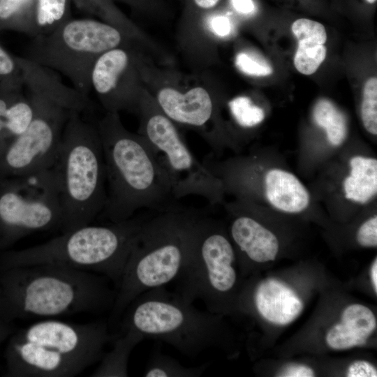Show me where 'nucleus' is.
I'll use <instances>...</instances> for the list:
<instances>
[{
	"label": "nucleus",
	"mask_w": 377,
	"mask_h": 377,
	"mask_svg": "<svg viewBox=\"0 0 377 377\" xmlns=\"http://www.w3.org/2000/svg\"><path fill=\"white\" fill-rule=\"evenodd\" d=\"M109 281L96 273L54 264L0 269V318L13 324L112 309L116 289Z\"/></svg>",
	"instance_id": "nucleus-1"
},
{
	"label": "nucleus",
	"mask_w": 377,
	"mask_h": 377,
	"mask_svg": "<svg viewBox=\"0 0 377 377\" xmlns=\"http://www.w3.org/2000/svg\"><path fill=\"white\" fill-rule=\"evenodd\" d=\"M96 126L106 176V200L98 217L117 223L142 209L159 212L177 207L168 176L148 141L127 131L117 112H108Z\"/></svg>",
	"instance_id": "nucleus-2"
},
{
	"label": "nucleus",
	"mask_w": 377,
	"mask_h": 377,
	"mask_svg": "<svg viewBox=\"0 0 377 377\" xmlns=\"http://www.w3.org/2000/svg\"><path fill=\"white\" fill-rule=\"evenodd\" d=\"M17 60L34 114L27 130L0 151V181L52 168L69 117L89 108L88 98L65 85L52 70L24 57Z\"/></svg>",
	"instance_id": "nucleus-3"
},
{
	"label": "nucleus",
	"mask_w": 377,
	"mask_h": 377,
	"mask_svg": "<svg viewBox=\"0 0 377 377\" xmlns=\"http://www.w3.org/2000/svg\"><path fill=\"white\" fill-rule=\"evenodd\" d=\"M112 340L103 321L45 319L13 332L4 351L6 376L72 377L98 363Z\"/></svg>",
	"instance_id": "nucleus-4"
},
{
	"label": "nucleus",
	"mask_w": 377,
	"mask_h": 377,
	"mask_svg": "<svg viewBox=\"0 0 377 377\" xmlns=\"http://www.w3.org/2000/svg\"><path fill=\"white\" fill-rule=\"evenodd\" d=\"M197 216L175 207L145 219L116 289L112 320L141 294L178 279L189 257Z\"/></svg>",
	"instance_id": "nucleus-5"
},
{
	"label": "nucleus",
	"mask_w": 377,
	"mask_h": 377,
	"mask_svg": "<svg viewBox=\"0 0 377 377\" xmlns=\"http://www.w3.org/2000/svg\"><path fill=\"white\" fill-rule=\"evenodd\" d=\"M146 217L133 216L104 226L86 225L22 250L0 253V269L54 264L90 272L119 286L126 262Z\"/></svg>",
	"instance_id": "nucleus-6"
},
{
	"label": "nucleus",
	"mask_w": 377,
	"mask_h": 377,
	"mask_svg": "<svg viewBox=\"0 0 377 377\" xmlns=\"http://www.w3.org/2000/svg\"><path fill=\"white\" fill-rule=\"evenodd\" d=\"M53 168L63 212L61 232L91 223L105 203V167L96 126L80 112H73L66 123Z\"/></svg>",
	"instance_id": "nucleus-7"
},
{
	"label": "nucleus",
	"mask_w": 377,
	"mask_h": 377,
	"mask_svg": "<svg viewBox=\"0 0 377 377\" xmlns=\"http://www.w3.org/2000/svg\"><path fill=\"white\" fill-rule=\"evenodd\" d=\"M125 311L123 329L163 341L190 357L207 351L217 341V318L164 287L141 294Z\"/></svg>",
	"instance_id": "nucleus-8"
},
{
	"label": "nucleus",
	"mask_w": 377,
	"mask_h": 377,
	"mask_svg": "<svg viewBox=\"0 0 377 377\" xmlns=\"http://www.w3.org/2000/svg\"><path fill=\"white\" fill-rule=\"evenodd\" d=\"M122 42L121 31L112 24L71 18L51 33L34 37L24 57L63 74L79 94L88 98L96 60Z\"/></svg>",
	"instance_id": "nucleus-9"
},
{
	"label": "nucleus",
	"mask_w": 377,
	"mask_h": 377,
	"mask_svg": "<svg viewBox=\"0 0 377 377\" xmlns=\"http://www.w3.org/2000/svg\"><path fill=\"white\" fill-rule=\"evenodd\" d=\"M63 226L59 186L53 166L0 181V250L27 235Z\"/></svg>",
	"instance_id": "nucleus-10"
},
{
	"label": "nucleus",
	"mask_w": 377,
	"mask_h": 377,
	"mask_svg": "<svg viewBox=\"0 0 377 377\" xmlns=\"http://www.w3.org/2000/svg\"><path fill=\"white\" fill-rule=\"evenodd\" d=\"M235 251L229 239L213 221L198 215L189 257L177 279V294L190 303L200 300L210 311L218 310L221 299L235 285Z\"/></svg>",
	"instance_id": "nucleus-11"
},
{
	"label": "nucleus",
	"mask_w": 377,
	"mask_h": 377,
	"mask_svg": "<svg viewBox=\"0 0 377 377\" xmlns=\"http://www.w3.org/2000/svg\"><path fill=\"white\" fill-rule=\"evenodd\" d=\"M143 114L142 135L154 149L176 200L188 195L214 204L221 200L220 179L193 154L174 122L159 108Z\"/></svg>",
	"instance_id": "nucleus-12"
},
{
	"label": "nucleus",
	"mask_w": 377,
	"mask_h": 377,
	"mask_svg": "<svg viewBox=\"0 0 377 377\" xmlns=\"http://www.w3.org/2000/svg\"><path fill=\"white\" fill-rule=\"evenodd\" d=\"M156 101L160 110L173 122L203 128L214 114V103L208 91L200 87L182 93L171 87L161 89Z\"/></svg>",
	"instance_id": "nucleus-13"
},
{
	"label": "nucleus",
	"mask_w": 377,
	"mask_h": 377,
	"mask_svg": "<svg viewBox=\"0 0 377 377\" xmlns=\"http://www.w3.org/2000/svg\"><path fill=\"white\" fill-rule=\"evenodd\" d=\"M22 87L23 80L0 81V151L24 133L33 119L34 106Z\"/></svg>",
	"instance_id": "nucleus-14"
},
{
	"label": "nucleus",
	"mask_w": 377,
	"mask_h": 377,
	"mask_svg": "<svg viewBox=\"0 0 377 377\" xmlns=\"http://www.w3.org/2000/svg\"><path fill=\"white\" fill-rule=\"evenodd\" d=\"M230 235L239 251L252 261L275 260L279 251L276 237L251 216L236 217L231 225Z\"/></svg>",
	"instance_id": "nucleus-15"
},
{
	"label": "nucleus",
	"mask_w": 377,
	"mask_h": 377,
	"mask_svg": "<svg viewBox=\"0 0 377 377\" xmlns=\"http://www.w3.org/2000/svg\"><path fill=\"white\" fill-rule=\"evenodd\" d=\"M265 193L272 206L287 213L300 212L309 203V194L302 182L281 169H272L266 173Z\"/></svg>",
	"instance_id": "nucleus-16"
},
{
	"label": "nucleus",
	"mask_w": 377,
	"mask_h": 377,
	"mask_svg": "<svg viewBox=\"0 0 377 377\" xmlns=\"http://www.w3.org/2000/svg\"><path fill=\"white\" fill-rule=\"evenodd\" d=\"M131 63L129 52L121 46L105 52L96 60L90 74L91 89L104 107L114 90L117 76Z\"/></svg>",
	"instance_id": "nucleus-17"
},
{
	"label": "nucleus",
	"mask_w": 377,
	"mask_h": 377,
	"mask_svg": "<svg viewBox=\"0 0 377 377\" xmlns=\"http://www.w3.org/2000/svg\"><path fill=\"white\" fill-rule=\"evenodd\" d=\"M350 172L343 182L345 197L361 204L367 202L377 192V161L354 156L350 161Z\"/></svg>",
	"instance_id": "nucleus-18"
},
{
	"label": "nucleus",
	"mask_w": 377,
	"mask_h": 377,
	"mask_svg": "<svg viewBox=\"0 0 377 377\" xmlns=\"http://www.w3.org/2000/svg\"><path fill=\"white\" fill-rule=\"evenodd\" d=\"M140 333L131 329H123V334L115 339L111 350L104 353L91 376H128L129 356L137 344L144 339Z\"/></svg>",
	"instance_id": "nucleus-19"
},
{
	"label": "nucleus",
	"mask_w": 377,
	"mask_h": 377,
	"mask_svg": "<svg viewBox=\"0 0 377 377\" xmlns=\"http://www.w3.org/2000/svg\"><path fill=\"white\" fill-rule=\"evenodd\" d=\"M36 0H0V29L34 35Z\"/></svg>",
	"instance_id": "nucleus-20"
},
{
	"label": "nucleus",
	"mask_w": 377,
	"mask_h": 377,
	"mask_svg": "<svg viewBox=\"0 0 377 377\" xmlns=\"http://www.w3.org/2000/svg\"><path fill=\"white\" fill-rule=\"evenodd\" d=\"M71 0H36L34 38L51 33L71 19Z\"/></svg>",
	"instance_id": "nucleus-21"
},
{
	"label": "nucleus",
	"mask_w": 377,
	"mask_h": 377,
	"mask_svg": "<svg viewBox=\"0 0 377 377\" xmlns=\"http://www.w3.org/2000/svg\"><path fill=\"white\" fill-rule=\"evenodd\" d=\"M313 117L316 124L325 130L331 145L342 144L347 135L346 117L330 101L319 100L314 106Z\"/></svg>",
	"instance_id": "nucleus-22"
},
{
	"label": "nucleus",
	"mask_w": 377,
	"mask_h": 377,
	"mask_svg": "<svg viewBox=\"0 0 377 377\" xmlns=\"http://www.w3.org/2000/svg\"><path fill=\"white\" fill-rule=\"evenodd\" d=\"M205 366L187 367L174 358L157 352L147 364L145 377H195L202 374Z\"/></svg>",
	"instance_id": "nucleus-23"
},
{
	"label": "nucleus",
	"mask_w": 377,
	"mask_h": 377,
	"mask_svg": "<svg viewBox=\"0 0 377 377\" xmlns=\"http://www.w3.org/2000/svg\"><path fill=\"white\" fill-rule=\"evenodd\" d=\"M298 42L294 58L295 66L302 74H313L325 60L326 48L324 45L313 42Z\"/></svg>",
	"instance_id": "nucleus-24"
},
{
	"label": "nucleus",
	"mask_w": 377,
	"mask_h": 377,
	"mask_svg": "<svg viewBox=\"0 0 377 377\" xmlns=\"http://www.w3.org/2000/svg\"><path fill=\"white\" fill-rule=\"evenodd\" d=\"M229 109L235 121L242 127H253L265 118L263 108L253 103L246 96H239L228 103Z\"/></svg>",
	"instance_id": "nucleus-25"
},
{
	"label": "nucleus",
	"mask_w": 377,
	"mask_h": 377,
	"mask_svg": "<svg viewBox=\"0 0 377 377\" xmlns=\"http://www.w3.org/2000/svg\"><path fill=\"white\" fill-rule=\"evenodd\" d=\"M361 116L366 130L377 134V79L371 77L365 83L361 107Z\"/></svg>",
	"instance_id": "nucleus-26"
},
{
	"label": "nucleus",
	"mask_w": 377,
	"mask_h": 377,
	"mask_svg": "<svg viewBox=\"0 0 377 377\" xmlns=\"http://www.w3.org/2000/svg\"><path fill=\"white\" fill-rule=\"evenodd\" d=\"M292 31L298 41H309L324 45L327 34L324 26L314 20L301 18L292 24Z\"/></svg>",
	"instance_id": "nucleus-27"
},
{
	"label": "nucleus",
	"mask_w": 377,
	"mask_h": 377,
	"mask_svg": "<svg viewBox=\"0 0 377 377\" xmlns=\"http://www.w3.org/2000/svg\"><path fill=\"white\" fill-rule=\"evenodd\" d=\"M235 65L249 75L267 76L272 73V67L267 62L248 52L239 53L235 58Z\"/></svg>",
	"instance_id": "nucleus-28"
},
{
	"label": "nucleus",
	"mask_w": 377,
	"mask_h": 377,
	"mask_svg": "<svg viewBox=\"0 0 377 377\" xmlns=\"http://www.w3.org/2000/svg\"><path fill=\"white\" fill-rule=\"evenodd\" d=\"M22 80L17 57L12 56L0 45V81Z\"/></svg>",
	"instance_id": "nucleus-29"
},
{
	"label": "nucleus",
	"mask_w": 377,
	"mask_h": 377,
	"mask_svg": "<svg viewBox=\"0 0 377 377\" xmlns=\"http://www.w3.org/2000/svg\"><path fill=\"white\" fill-rule=\"evenodd\" d=\"M358 243L362 246L376 247L377 246V217L374 216L365 221L359 228L357 234Z\"/></svg>",
	"instance_id": "nucleus-30"
},
{
	"label": "nucleus",
	"mask_w": 377,
	"mask_h": 377,
	"mask_svg": "<svg viewBox=\"0 0 377 377\" xmlns=\"http://www.w3.org/2000/svg\"><path fill=\"white\" fill-rule=\"evenodd\" d=\"M209 25L211 31L219 37L227 36L231 31L230 20L224 15L212 16L209 20Z\"/></svg>",
	"instance_id": "nucleus-31"
},
{
	"label": "nucleus",
	"mask_w": 377,
	"mask_h": 377,
	"mask_svg": "<svg viewBox=\"0 0 377 377\" xmlns=\"http://www.w3.org/2000/svg\"><path fill=\"white\" fill-rule=\"evenodd\" d=\"M283 376L290 377H312L314 376L313 370L305 365H289L283 371Z\"/></svg>",
	"instance_id": "nucleus-32"
},
{
	"label": "nucleus",
	"mask_w": 377,
	"mask_h": 377,
	"mask_svg": "<svg viewBox=\"0 0 377 377\" xmlns=\"http://www.w3.org/2000/svg\"><path fill=\"white\" fill-rule=\"evenodd\" d=\"M234 10L244 15H250L255 13L256 6L253 0H230Z\"/></svg>",
	"instance_id": "nucleus-33"
},
{
	"label": "nucleus",
	"mask_w": 377,
	"mask_h": 377,
	"mask_svg": "<svg viewBox=\"0 0 377 377\" xmlns=\"http://www.w3.org/2000/svg\"><path fill=\"white\" fill-rule=\"evenodd\" d=\"M103 0H71L81 10L91 13L98 8Z\"/></svg>",
	"instance_id": "nucleus-34"
},
{
	"label": "nucleus",
	"mask_w": 377,
	"mask_h": 377,
	"mask_svg": "<svg viewBox=\"0 0 377 377\" xmlns=\"http://www.w3.org/2000/svg\"><path fill=\"white\" fill-rule=\"evenodd\" d=\"M13 332L14 328L13 325L0 318V346L5 341H7Z\"/></svg>",
	"instance_id": "nucleus-35"
},
{
	"label": "nucleus",
	"mask_w": 377,
	"mask_h": 377,
	"mask_svg": "<svg viewBox=\"0 0 377 377\" xmlns=\"http://www.w3.org/2000/svg\"><path fill=\"white\" fill-rule=\"evenodd\" d=\"M194 5L201 10H210L215 7L220 0H192Z\"/></svg>",
	"instance_id": "nucleus-36"
},
{
	"label": "nucleus",
	"mask_w": 377,
	"mask_h": 377,
	"mask_svg": "<svg viewBox=\"0 0 377 377\" xmlns=\"http://www.w3.org/2000/svg\"><path fill=\"white\" fill-rule=\"evenodd\" d=\"M371 277L375 293H377V260L375 259L371 269Z\"/></svg>",
	"instance_id": "nucleus-37"
},
{
	"label": "nucleus",
	"mask_w": 377,
	"mask_h": 377,
	"mask_svg": "<svg viewBox=\"0 0 377 377\" xmlns=\"http://www.w3.org/2000/svg\"><path fill=\"white\" fill-rule=\"evenodd\" d=\"M333 328L336 331L339 332H346V329L344 327V325H343V324L342 323L335 325Z\"/></svg>",
	"instance_id": "nucleus-38"
},
{
	"label": "nucleus",
	"mask_w": 377,
	"mask_h": 377,
	"mask_svg": "<svg viewBox=\"0 0 377 377\" xmlns=\"http://www.w3.org/2000/svg\"><path fill=\"white\" fill-rule=\"evenodd\" d=\"M131 4H139L140 0H124Z\"/></svg>",
	"instance_id": "nucleus-39"
},
{
	"label": "nucleus",
	"mask_w": 377,
	"mask_h": 377,
	"mask_svg": "<svg viewBox=\"0 0 377 377\" xmlns=\"http://www.w3.org/2000/svg\"><path fill=\"white\" fill-rule=\"evenodd\" d=\"M366 1L370 3H374L376 1V0H366Z\"/></svg>",
	"instance_id": "nucleus-40"
}]
</instances>
